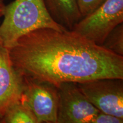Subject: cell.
Masks as SVG:
<instances>
[{"label":"cell","mask_w":123,"mask_h":123,"mask_svg":"<svg viewBox=\"0 0 123 123\" xmlns=\"http://www.w3.org/2000/svg\"><path fill=\"white\" fill-rule=\"evenodd\" d=\"M107 0H76L81 17H84L93 12Z\"/></svg>","instance_id":"11"},{"label":"cell","mask_w":123,"mask_h":123,"mask_svg":"<svg viewBox=\"0 0 123 123\" xmlns=\"http://www.w3.org/2000/svg\"><path fill=\"white\" fill-rule=\"evenodd\" d=\"M76 84L99 111L123 118V79L101 78Z\"/></svg>","instance_id":"4"},{"label":"cell","mask_w":123,"mask_h":123,"mask_svg":"<svg viewBox=\"0 0 123 123\" xmlns=\"http://www.w3.org/2000/svg\"><path fill=\"white\" fill-rule=\"evenodd\" d=\"M25 78L21 100L33 111L38 123H57L58 93L53 84Z\"/></svg>","instance_id":"6"},{"label":"cell","mask_w":123,"mask_h":123,"mask_svg":"<svg viewBox=\"0 0 123 123\" xmlns=\"http://www.w3.org/2000/svg\"><path fill=\"white\" fill-rule=\"evenodd\" d=\"M4 17L0 26V44L7 49L20 37L37 29L68 30L54 21L43 0H14L5 6Z\"/></svg>","instance_id":"2"},{"label":"cell","mask_w":123,"mask_h":123,"mask_svg":"<svg viewBox=\"0 0 123 123\" xmlns=\"http://www.w3.org/2000/svg\"><path fill=\"white\" fill-rule=\"evenodd\" d=\"M5 6L4 0H0V18L4 16Z\"/></svg>","instance_id":"13"},{"label":"cell","mask_w":123,"mask_h":123,"mask_svg":"<svg viewBox=\"0 0 123 123\" xmlns=\"http://www.w3.org/2000/svg\"><path fill=\"white\" fill-rule=\"evenodd\" d=\"M123 23V0H107L90 14L83 17L71 30L99 46L108 34Z\"/></svg>","instance_id":"3"},{"label":"cell","mask_w":123,"mask_h":123,"mask_svg":"<svg viewBox=\"0 0 123 123\" xmlns=\"http://www.w3.org/2000/svg\"><path fill=\"white\" fill-rule=\"evenodd\" d=\"M116 54L123 56V24H119L106 37L102 45Z\"/></svg>","instance_id":"10"},{"label":"cell","mask_w":123,"mask_h":123,"mask_svg":"<svg viewBox=\"0 0 123 123\" xmlns=\"http://www.w3.org/2000/svg\"><path fill=\"white\" fill-rule=\"evenodd\" d=\"M44 4L54 21L68 30L82 17L76 0H43Z\"/></svg>","instance_id":"8"},{"label":"cell","mask_w":123,"mask_h":123,"mask_svg":"<svg viewBox=\"0 0 123 123\" xmlns=\"http://www.w3.org/2000/svg\"><path fill=\"white\" fill-rule=\"evenodd\" d=\"M57 90V123H91L100 112L87 100L76 83H62Z\"/></svg>","instance_id":"5"},{"label":"cell","mask_w":123,"mask_h":123,"mask_svg":"<svg viewBox=\"0 0 123 123\" xmlns=\"http://www.w3.org/2000/svg\"><path fill=\"white\" fill-rule=\"evenodd\" d=\"M25 78L12 64L9 49L0 44V121L7 109L20 101Z\"/></svg>","instance_id":"7"},{"label":"cell","mask_w":123,"mask_h":123,"mask_svg":"<svg viewBox=\"0 0 123 123\" xmlns=\"http://www.w3.org/2000/svg\"><path fill=\"white\" fill-rule=\"evenodd\" d=\"M1 123H38L29 106L22 100L7 109Z\"/></svg>","instance_id":"9"},{"label":"cell","mask_w":123,"mask_h":123,"mask_svg":"<svg viewBox=\"0 0 123 123\" xmlns=\"http://www.w3.org/2000/svg\"><path fill=\"white\" fill-rule=\"evenodd\" d=\"M9 51L12 64L23 76L56 88L63 82L123 79V56L73 30L37 29L20 37Z\"/></svg>","instance_id":"1"},{"label":"cell","mask_w":123,"mask_h":123,"mask_svg":"<svg viewBox=\"0 0 123 123\" xmlns=\"http://www.w3.org/2000/svg\"><path fill=\"white\" fill-rule=\"evenodd\" d=\"M123 118L99 112L92 119L91 123H123Z\"/></svg>","instance_id":"12"}]
</instances>
